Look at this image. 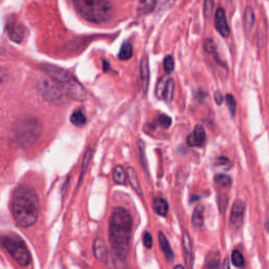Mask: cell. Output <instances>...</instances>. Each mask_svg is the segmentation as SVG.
Returning a JSON list of instances; mask_svg holds the SVG:
<instances>
[{"mask_svg":"<svg viewBox=\"0 0 269 269\" xmlns=\"http://www.w3.org/2000/svg\"><path fill=\"white\" fill-rule=\"evenodd\" d=\"M174 81L173 78H168L162 99H164L166 102H172L174 98Z\"/></svg>","mask_w":269,"mask_h":269,"instance_id":"cb8c5ba5","label":"cell"},{"mask_svg":"<svg viewBox=\"0 0 269 269\" xmlns=\"http://www.w3.org/2000/svg\"><path fill=\"white\" fill-rule=\"evenodd\" d=\"M215 182L221 187H228L231 184V179L226 174H217Z\"/></svg>","mask_w":269,"mask_h":269,"instance_id":"f1b7e54d","label":"cell"},{"mask_svg":"<svg viewBox=\"0 0 269 269\" xmlns=\"http://www.w3.org/2000/svg\"><path fill=\"white\" fill-rule=\"evenodd\" d=\"M209 256H210V260L208 258H207V260H206L205 267H210V268L218 267L219 264H220V254L211 253V254H209Z\"/></svg>","mask_w":269,"mask_h":269,"instance_id":"1f68e13d","label":"cell"},{"mask_svg":"<svg viewBox=\"0 0 269 269\" xmlns=\"http://www.w3.org/2000/svg\"><path fill=\"white\" fill-rule=\"evenodd\" d=\"M215 0H204V16L206 19L211 16L212 10H214Z\"/></svg>","mask_w":269,"mask_h":269,"instance_id":"836d02e7","label":"cell"},{"mask_svg":"<svg viewBox=\"0 0 269 269\" xmlns=\"http://www.w3.org/2000/svg\"><path fill=\"white\" fill-rule=\"evenodd\" d=\"M159 123L161 127H170L171 125H172V118L171 117H168L166 115H161L159 117Z\"/></svg>","mask_w":269,"mask_h":269,"instance_id":"d590c367","label":"cell"},{"mask_svg":"<svg viewBox=\"0 0 269 269\" xmlns=\"http://www.w3.org/2000/svg\"><path fill=\"white\" fill-rule=\"evenodd\" d=\"M218 204H219V208H220V211L222 212V214H224V211H225V209H226L227 205H228V197L225 195H221L220 197H219Z\"/></svg>","mask_w":269,"mask_h":269,"instance_id":"e575fe53","label":"cell"},{"mask_svg":"<svg viewBox=\"0 0 269 269\" xmlns=\"http://www.w3.org/2000/svg\"><path fill=\"white\" fill-rule=\"evenodd\" d=\"M192 225L197 229L203 227L204 225V207L203 205H198L192 214Z\"/></svg>","mask_w":269,"mask_h":269,"instance_id":"44dd1931","label":"cell"},{"mask_svg":"<svg viewBox=\"0 0 269 269\" xmlns=\"http://www.w3.org/2000/svg\"><path fill=\"white\" fill-rule=\"evenodd\" d=\"M231 262L236 267H243L245 264V260H244L243 254L239 252V250H235L231 254Z\"/></svg>","mask_w":269,"mask_h":269,"instance_id":"4316f807","label":"cell"},{"mask_svg":"<svg viewBox=\"0 0 269 269\" xmlns=\"http://www.w3.org/2000/svg\"><path fill=\"white\" fill-rule=\"evenodd\" d=\"M265 227H266V229H267V231L269 233V220L266 222V224H265Z\"/></svg>","mask_w":269,"mask_h":269,"instance_id":"ab89813d","label":"cell"},{"mask_svg":"<svg viewBox=\"0 0 269 269\" xmlns=\"http://www.w3.org/2000/svg\"><path fill=\"white\" fill-rule=\"evenodd\" d=\"M244 212H245V204L244 202L237 200L233 205V208H231V214H230V227L237 230L243 223V219H244Z\"/></svg>","mask_w":269,"mask_h":269,"instance_id":"9c48e42d","label":"cell"},{"mask_svg":"<svg viewBox=\"0 0 269 269\" xmlns=\"http://www.w3.org/2000/svg\"><path fill=\"white\" fill-rule=\"evenodd\" d=\"M133 46L129 42H124L123 46L120 48V53H119V58L121 60H127L133 57Z\"/></svg>","mask_w":269,"mask_h":269,"instance_id":"d4e9b609","label":"cell"},{"mask_svg":"<svg viewBox=\"0 0 269 269\" xmlns=\"http://www.w3.org/2000/svg\"><path fill=\"white\" fill-rule=\"evenodd\" d=\"M37 90L40 93L42 98L49 103L60 105L64 102L65 94L53 79L49 80L45 77L40 78L37 82Z\"/></svg>","mask_w":269,"mask_h":269,"instance_id":"8992f818","label":"cell"},{"mask_svg":"<svg viewBox=\"0 0 269 269\" xmlns=\"http://www.w3.org/2000/svg\"><path fill=\"white\" fill-rule=\"evenodd\" d=\"M254 20H255V17H254V12L253 8L247 7L245 10V13H244V21H243L244 31H245V34L247 36L252 33L254 26Z\"/></svg>","mask_w":269,"mask_h":269,"instance_id":"e0dca14e","label":"cell"},{"mask_svg":"<svg viewBox=\"0 0 269 269\" xmlns=\"http://www.w3.org/2000/svg\"><path fill=\"white\" fill-rule=\"evenodd\" d=\"M103 64H104V71H108V70H109V66H110V64H109L108 62H106L105 60L103 61Z\"/></svg>","mask_w":269,"mask_h":269,"instance_id":"f35d334b","label":"cell"},{"mask_svg":"<svg viewBox=\"0 0 269 269\" xmlns=\"http://www.w3.org/2000/svg\"><path fill=\"white\" fill-rule=\"evenodd\" d=\"M92 156H93V151H92V148H87V151L85 152L84 154V157H83V162H82V167H81V174H80V181L83 179V174H85L86 172V168H87V165H89V163L91 162V159H92Z\"/></svg>","mask_w":269,"mask_h":269,"instance_id":"484cf974","label":"cell"},{"mask_svg":"<svg viewBox=\"0 0 269 269\" xmlns=\"http://www.w3.org/2000/svg\"><path fill=\"white\" fill-rule=\"evenodd\" d=\"M12 215L20 227H30L39 215V199L30 185L17 187L12 199Z\"/></svg>","mask_w":269,"mask_h":269,"instance_id":"7a4b0ae2","label":"cell"},{"mask_svg":"<svg viewBox=\"0 0 269 269\" xmlns=\"http://www.w3.org/2000/svg\"><path fill=\"white\" fill-rule=\"evenodd\" d=\"M157 8V0H139L138 13L139 15H146Z\"/></svg>","mask_w":269,"mask_h":269,"instance_id":"ffe728a7","label":"cell"},{"mask_svg":"<svg viewBox=\"0 0 269 269\" xmlns=\"http://www.w3.org/2000/svg\"><path fill=\"white\" fill-rule=\"evenodd\" d=\"M215 27L216 30L224 38H227L230 33V29L227 22L226 14H225V10L223 8H218L215 14Z\"/></svg>","mask_w":269,"mask_h":269,"instance_id":"30bf717a","label":"cell"},{"mask_svg":"<svg viewBox=\"0 0 269 269\" xmlns=\"http://www.w3.org/2000/svg\"><path fill=\"white\" fill-rule=\"evenodd\" d=\"M153 208L155 210V212L159 216L165 217L168 212V203L166 202V200L163 198H155L154 202H153Z\"/></svg>","mask_w":269,"mask_h":269,"instance_id":"ac0fdd59","label":"cell"},{"mask_svg":"<svg viewBox=\"0 0 269 269\" xmlns=\"http://www.w3.org/2000/svg\"><path fill=\"white\" fill-rule=\"evenodd\" d=\"M5 30L9 38L16 43H20L24 37V28L17 20H8L5 24Z\"/></svg>","mask_w":269,"mask_h":269,"instance_id":"8fae6325","label":"cell"},{"mask_svg":"<svg viewBox=\"0 0 269 269\" xmlns=\"http://www.w3.org/2000/svg\"><path fill=\"white\" fill-rule=\"evenodd\" d=\"M215 100H216V103L218 105H221L223 102V95L220 92H216L215 93Z\"/></svg>","mask_w":269,"mask_h":269,"instance_id":"74e56055","label":"cell"},{"mask_svg":"<svg viewBox=\"0 0 269 269\" xmlns=\"http://www.w3.org/2000/svg\"><path fill=\"white\" fill-rule=\"evenodd\" d=\"M79 15L86 21L101 24L109 22L114 15L110 0H72Z\"/></svg>","mask_w":269,"mask_h":269,"instance_id":"3957f363","label":"cell"},{"mask_svg":"<svg viewBox=\"0 0 269 269\" xmlns=\"http://www.w3.org/2000/svg\"><path fill=\"white\" fill-rule=\"evenodd\" d=\"M163 65H164L165 73L170 75L174 71V61L173 56H171V55L166 56L165 59H164Z\"/></svg>","mask_w":269,"mask_h":269,"instance_id":"d6a6232c","label":"cell"},{"mask_svg":"<svg viewBox=\"0 0 269 269\" xmlns=\"http://www.w3.org/2000/svg\"><path fill=\"white\" fill-rule=\"evenodd\" d=\"M60 87L65 94V96L73 100L83 101V100H85L86 98V92L84 90V87L81 85L79 81L77 79H75L74 77L68 81V82H66L65 84H63Z\"/></svg>","mask_w":269,"mask_h":269,"instance_id":"ba28073f","label":"cell"},{"mask_svg":"<svg viewBox=\"0 0 269 269\" xmlns=\"http://www.w3.org/2000/svg\"><path fill=\"white\" fill-rule=\"evenodd\" d=\"M133 233V217L123 207H117L111 212L109 227V239L111 249L119 259L127 258Z\"/></svg>","mask_w":269,"mask_h":269,"instance_id":"6da1fadb","label":"cell"},{"mask_svg":"<svg viewBox=\"0 0 269 269\" xmlns=\"http://www.w3.org/2000/svg\"><path fill=\"white\" fill-rule=\"evenodd\" d=\"M71 122L76 125V127H83L86 123V117L84 115V112L82 110H76L73 111V114L71 115Z\"/></svg>","mask_w":269,"mask_h":269,"instance_id":"603a6c76","label":"cell"},{"mask_svg":"<svg viewBox=\"0 0 269 269\" xmlns=\"http://www.w3.org/2000/svg\"><path fill=\"white\" fill-rule=\"evenodd\" d=\"M143 243L146 248H152L153 247V237L148 231H145L144 236H143Z\"/></svg>","mask_w":269,"mask_h":269,"instance_id":"8d00e7d4","label":"cell"},{"mask_svg":"<svg viewBox=\"0 0 269 269\" xmlns=\"http://www.w3.org/2000/svg\"><path fill=\"white\" fill-rule=\"evenodd\" d=\"M158 237H159V244H160V247L162 249V252H163V254L165 256V259L168 263H172L174 259V254L173 249L171 247V244L168 242V240L166 239L165 235L162 233V231H159L158 234Z\"/></svg>","mask_w":269,"mask_h":269,"instance_id":"9a60e30c","label":"cell"},{"mask_svg":"<svg viewBox=\"0 0 269 269\" xmlns=\"http://www.w3.org/2000/svg\"><path fill=\"white\" fill-rule=\"evenodd\" d=\"M127 174L125 173L124 168L121 165L116 166L114 173H112V179H114L115 182L117 184L125 185L127 184Z\"/></svg>","mask_w":269,"mask_h":269,"instance_id":"7402d4cb","label":"cell"},{"mask_svg":"<svg viewBox=\"0 0 269 269\" xmlns=\"http://www.w3.org/2000/svg\"><path fill=\"white\" fill-rule=\"evenodd\" d=\"M93 250H94V254H95V256L99 261H101L103 263H108L109 252L103 239H101V237H97V239L94 241Z\"/></svg>","mask_w":269,"mask_h":269,"instance_id":"5bb4252c","label":"cell"},{"mask_svg":"<svg viewBox=\"0 0 269 269\" xmlns=\"http://www.w3.org/2000/svg\"><path fill=\"white\" fill-rule=\"evenodd\" d=\"M225 99H226V104L228 106L231 116L235 117L236 111H237V102H236L235 97L233 95H230V94H228V95H226V97H225Z\"/></svg>","mask_w":269,"mask_h":269,"instance_id":"4dcf8cb0","label":"cell"},{"mask_svg":"<svg viewBox=\"0 0 269 269\" xmlns=\"http://www.w3.org/2000/svg\"><path fill=\"white\" fill-rule=\"evenodd\" d=\"M42 133V124L36 117H26L16 124L13 135L18 144L23 148H31Z\"/></svg>","mask_w":269,"mask_h":269,"instance_id":"277c9868","label":"cell"},{"mask_svg":"<svg viewBox=\"0 0 269 269\" xmlns=\"http://www.w3.org/2000/svg\"><path fill=\"white\" fill-rule=\"evenodd\" d=\"M127 180L128 182L130 183L131 187H133V190L138 193L139 196H142V190H141V186L139 183V180H138V176H137V173L134 170L133 167H128L127 170Z\"/></svg>","mask_w":269,"mask_h":269,"instance_id":"d6986e66","label":"cell"},{"mask_svg":"<svg viewBox=\"0 0 269 269\" xmlns=\"http://www.w3.org/2000/svg\"><path fill=\"white\" fill-rule=\"evenodd\" d=\"M182 245H183L184 260L186 263V266L191 268L193 265V248H192V241L189 231H184L183 233Z\"/></svg>","mask_w":269,"mask_h":269,"instance_id":"7c38bea8","label":"cell"},{"mask_svg":"<svg viewBox=\"0 0 269 269\" xmlns=\"http://www.w3.org/2000/svg\"><path fill=\"white\" fill-rule=\"evenodd\" d=\"M167 80H168V77H167V76L162 77V78L158 81L157 86H156V95H157V97H158L159 99H162V97H163V93H164V90H165V86H166V83H167Z\"/></svg>","mask_w":269,"mask_h":269,"instance_id":"83f0119b","label":"cell"},{"mask_svg":"<svg viewBox=\"0 0 269 269\" xmlns=\"http://www.w3.org/2000/svg\"><path fill=\"white\" fill-rule=\"evenodd\" d=\"M206 140V133L205 129L202 125H197L195 127L193 133L190 134L187 138V143H189L190 146H201L204 144V142Z\"/></svg>","mask_w":269,"mask_h":269,"instance_id":"4fadbf2b","label":"cell"},{"mask_svg":"<svg viewBox=\"0 0 269 269\" xmlns=\"http://www.w3.org/2000/svg\"><path fill=\"white\" fill-rule=\"evenodd\" d=\"M140 74H141V82H142V89L143 93L146 94L148 90V84H149V63H148V58L143 57L141 60L140 64Z\"/></svg>","mask_w":269,"mask_h":269,"instance_id":"2e32d148","label":"cell"},{"mask_svg":"<svg viewBox=\"0 0 269 269\" xmlns=\"http://www.w3.org/2000/svg\"><path fill=\"white\" fill-rule=\"evenodd\" d=\"M2 247L7 250L13 260L21 267L30 265L32 256L29 249L20 237L7 235L2 237Z\"/></svg>","mask_w":269,"mask_h":269,"instance_id":"5b68a950","label":"cell"},{"mask_svg":"<svg viewBox=\"0 0 269 269\" xmlns=\"http://www.w3.org/2000/svg\"><path fill=\"white\" fill-rule=\"evenodd\" d=\"M41 68L42 71H45L47 76L53 79L59 86L65 84L73 78L70 72H67L64 68L59 66H56L53 64H43L41 65Z\"/></svg>","mask_w":269,"mask_h":269,"instance_id":"52a82bcc","label":"cell"},{"mask_svg":"<svg viewBox=\"0 0 269 269\" xmlns=\"http://www.w3.org/2000/svg\"><path fill=\"white\" fill-rule=\"evenodd\" d=\"M176 0H157V9L159 12H164L173 8Z\"/></svg>","mask_w":269,"mask_h":269,"instance_id":"f546056e","label":"cell"}]
</instances>
